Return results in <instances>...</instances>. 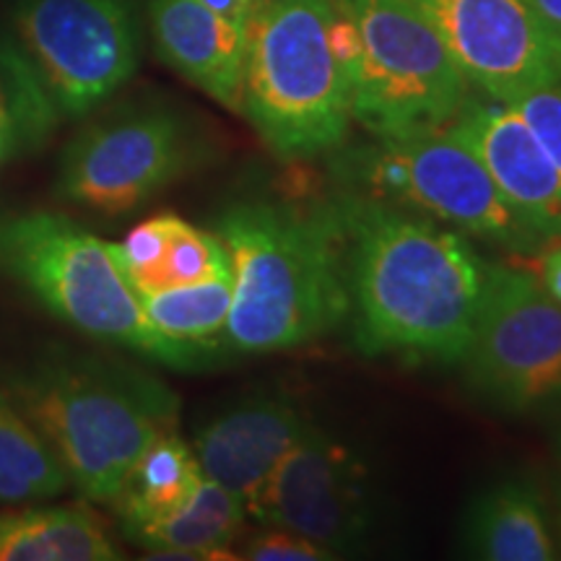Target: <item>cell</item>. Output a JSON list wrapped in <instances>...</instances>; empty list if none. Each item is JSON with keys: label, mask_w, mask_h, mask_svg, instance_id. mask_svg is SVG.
Here are the masks:
<instances>
[{"label": "cell", "mask_w": 561, "mask_h": 561, "mask_svg": "<svg viewBox=\"0 0 561 561\" xmlns=\"http://www.w3.org/2000/svg\"><path fill=\"white\" fill-rule=\"evenodd\" d=\"M121 549L87 504L0 512V561H115Z\"/></svg>", "instance_id": "cell-19"}, {"label": "cell", "mask_w": 561, "mask_h": 561, "mask_svg": "<svg viewBox=\"0 0 561 561\" xmlns=\"http://www.w3.org/2000/svg\"><path fill=\"white\" fill-rule=\"evenodd\" d=\"M201 3H206L208 9L219 13L221 19H227L234 26H240V30L248 32L250 21L263 5V0H201Z\"/></svg>", "instance_id": "cell-27"}, {"label": "cell", "mask_w": 561, "mask_h": 561, "mask_svg": "<svg viewBox=\"0 0 561 561\" xmlns=\"http://www.w3.org/2000/svg\"><path fill=\"white\" fill-rule=\"evenodd\" d=\"M335 50L348 73L351 117L375 138L442 128L468 81L413 0H333Z\"/></svg>", "instance_id": "cell-6"}, {"label": "cell", "mask_w": 561, "mask_h": 561, "mask_svg": "<svg viewBox=\"0 0 561 561\" xmlns=\"http://www.w3.org/2000/svg\"><path fill=\"white\" fill-rule=\"evenodd\" d=\"M339 174L351 193L396 203L510 252L543 244L502 198L479 157L445 125L356 146L341 153Z\"/></svg>", "instance_id": "cell-7"}, {"label": "cell", "mask_w": 561, "mask_h": 561, "mask_svg": "<svg viewBox=\"0 0 561 561\" xmlns=\"http://www.w3.org/2000/svg\"><path fill=\"white\" fill-rule=\"evenodd\" d=\"M234 276L224 343L242 354L289 351L348 318L346 234L335 201L231 203L216 219Z\"/></svg>", "instance_id": "cell-2"}, {"label": "cell", "mask_w": 561, "mask_h": 561, "mask_svg": "<svg viewBox=\"0 0 561 561\" xmlns=\"http://www.w3.org/2000/svg\"><path fill=\"white\" fill-rule=\"evenodd\" d=\"M468 382L502 411L525 413L561 392V305L530 271L489 263L462 354Z\"/></svg>", "instance_id": "cell-10"}, {"label": "cell", "mask_w": 561, "mask_h": 561, "mask_svg": "<svg viewBox=\"0 0 561 561\" xmlns=\"http://www.w3.org/2000/svg\"><path fill=\"white\" fill-rule=\"evenodd\" d=\"M248 520V507L221 483L203 479L185 507L125 533L153 559H237L231 553Z\"/></svg>", "instance_id": "cell-18"}, {"label": "cell", "mask_w": 561, "mask_h": 561, "mask_svg": "<svg viewBox=\"0 0 561 561\" xmlns=\"http://www.w3.org/2000/svg\"><path fill=\"white\" fill-rule=\"evenodd\" d=\"M533 276L543 286V291L561 305V240H549L541 244V252L533 261Z\"/></svg>", "instance_id": "cell-26"}, {"label": "cell", "mask_w": 561, "mask_h": 561, "mask_svg": "<svg viewBox=\"0 0 561 561\" xmlns=\"http://www.w3.org/2000/svg\"><path fill=\"white\" fill-rule=\"evenodd\" d=\"M307 419L280 396H252L203 424L193 442L203 476L250 507L257 491L305 432Z\"/></svg>", "instance_id": "cell-14"}, {"label": "cell", "mask_w": 561, "mask_h": 561, "mask_svg": "<svg viewBox=\"0 0 561 561\" xmlns=\"http://www.w3.org/2000/svg\"><path fill=\"white\" fill-rule=\"evenodd\" d=\"M510 104L520 112L525 123L530 125L533 133L541 140L561 178V83L530 91V94Z\"/></svg>", "instance_id": "cell-24"}, {"label": "cell", "mask_w": 561, "mask_h": 561, "mask_svg": "<svg viewBox=\"0 0 561 561\" xmlns=\"http://www.w3.org/2000/svg\"><path fill=\"white\" fill-rule=\"evenodd\" d=\"M240 559L250 561H333V553L320 543L286 528L261 525V530L244 543Z\"/></svg>", "instance_id": "cell-25"}, {"label": "cell", "mask_w": 561, "mask_h": 561, "mask_svg": "<svg viewBox=\"0 0 561 561\" xmlns=\"http://www.w3.org/2000/svg\"><path fill=\"white\" fill-rule=\"evenodd\" d=\"M146 16L159 58L224 110L242 115L248 32L201 0H146Z\"/></svg>", "instance_id": "cell-15"}, {"label": "cell", "mask_w": 561, "mask_h": 561, "mask_svg": "<svg viewBox=\"0 0 561 561\" xmlns=\"http://www.w3.org/2000/svg\"><path fill=\"white\" fill-rule=\"evenodd\" d=\"M110 252L138 299L231 276L229 252L216 231L193 227L178 214L140 221Z\"/></svg>", "instance_id": "cell-16"}, {"label": "cell", "mask_w": 561, "mask_h": 561, "mask_svg": "<svg viewBox=\"0 0 561 561\" xmlns=\"http://www.w3.org/2000/svg\"><path fill=\"white\" fill-rule=\"evenodd\" d=\"M445 128L479 157L502 198L543 242L561 240V178L520 112L510 102L466 100Z\"/></svg>", "instance_id": "cell-13"}, {"label": "cell", "mask_w": 561, "mask_h": 561, "mask_svg": "<svg viewBox=\"0 0 561 561\" xmlns=\"http://www.w3.org/2000/svg\"><path fill=\"white\" fill-rule=\"evenodd\" d=\"M333 30V0H263L250 21L242 115L280 161L333 153L354 123Z\"/></svg>", "instance_id": "cell-4"}, {"label": "cell", "mask_w": 561, "mask_h": 561, "mask_svg": "<svg viewBox=\"0 0 561 561\" xmlns=\"http://www.w3.org/2000/svg\"><path fill=\"white\" fill-rule=\"evenodd\" d=\"M3 161H9V149H5V144L0 140V164H3Z\"/></svg>", "instance_id": "cell-30"}, {"label": "cell", "mask_w": 561, "mask_h": 561, "mask_svg": "<svg viewBox=\"0 0 561 561\" xmlns=\"http://www.w3.org/2000/svg\"><path fill=\"white\" fill-rule=\"evenodd\" d=\"M83 500L112 504L161 434L178 432V396L130 364L79 351H42L9 382Z\"/></svg>", "instance_id": "cell-3"}, {"label": "cell", "mask_w": 561, "mask_h": 561, "mask_svg": "<svg viewBox=\"0 0 561 561\" xmlns=\"http://www.w3.org/2000/svg\"><path fill=\"white\" fill-rule=\"evenodd\" d=\"M455 66L489 100L515 102L561 83V32L530 0H413Z\"/></svg>", "instance_id": "cell-12"}, {"label": "cell", "mask_w": 561, "mask_h": 561, "mask_svg": "<svg viewBox=\"0 0 561 561\" xmlns=\"http://www.w3.org/2000/svg\"><path fill=\"white\" fill-rule=\"evenodd\" d=\"M354 341L369 356L460 364L489 263L462 231L396 203L343 193Z\"/></svg>", "instance_id": "cell-1"}, {"label": "cell", "mask_w": 561, "mask_h": 561, "mask_svg": "<svg viewBox=\"0 0 561 561\" xmlns=\"http://www.w3.org/2000/svg\"><path fill=\"white\" fill-rule=\"evenodd\" d=\"M536 5L538 13L549 21L553 30L561 32V0H530Z\"/></svg>", "instance_id": "cell-28"}, {"label": "cell", "mask_w": 561, "mask_h": 561, "mask_svg": "<svg viewBox=\"0 0 561 561\" xmlns=\"http://www.w3.org/2000/svg\"><path fill=\"white\" fill-rule=\"evenodd\" d=\"M248 517L299 533L333 559L354 557L375 523L367 471L341 439L307 421L301 437L250 502Z\"/></svg>", "instance_id": "cell-11"}, {"label": "cell", "mask_w": 561, "mask_h": 561, "mask_svg": "<svg viewBox=\"0 0 561 561\" xmlns=\"http://www.w3.org/2000/svg\"><path fill=\"white\" fill-rule=\"evenodd\" d=\"M231 299H234V276L203 280L151 297H140L146 320L164 339L193 346H208L221 339L227 328Z\"/></svg>", "instance_id": "cell-23"}, {"label": "cell", "mask_w": 561, "mask_h": 561, "mask_svg": "<svg viewBox=\"0 0 561 561\" xmlns=\"http://www.w3.org/2000/svg\"><path fill=\"white\" fill-rule=\"evenodd\" d=\"M462 553L483 561L559 557L543 496L528 481H502L473 500L462 520Z\"/></svg>", "instance_id": "cell-17"}, {"label": "cell", "mask_w": 561, "mask_h": 561, "mask_svg": "<svg viewBox=\"0 0 561 561\" xmlns=\"http://www.w3.org/2000/svg\"><path fill=\"white\" fill-rule=\"evenodd\" d=\"M70 486L58 455L37 426L0 392V502L53 500Z\"/></svg>", "instance_id": "cell-22"}, {"label": "cell", "mask_w": 561, "mask_h": 561, "mask_svg": "<svg viewBox=\"0 0 561 561\" xmlns=\"http://www.w3.org/2000/svg\"><path fill=\"white\" fill-rule=\"evenodd\" d=\"M203 157L185 117L161 104H130L91 117L62 149L58 195L104 216L157 198Z\"/></svg>", "instance_id": "cell-8"}, {"label": "cell", "mask_w": 561, "mask_h": 561, "mask_svg": "<svg viewBox=\"0 0 561 561\" xmlns=\"http://www.w3.org/2000/svg\"><path fill=\"white\" fill-rule=\"evenodd\" d=\"M203 479L206 476L193 447L185 445L178 432L161 434L146 447L117 500L112 502L123 523V533L157 523L185 507Z\"/></svg>", "instance_id": "cell-20"}, {"label": "cell", "mask_w": 561, "mask_h": 561, "mask_svg": "<svg viewBox=\"0 0 561 561\" xmlns=\"http://www.w3.org/2000/svg\"><path fill=\"white\" fill-rule=\"evenodd\" d=\"M0 273L89 339L178 369L208 362V346L178 343L153 331L110 244L66 216L0 210Z\"/></svg>", "instance_id": "cell-5"}, {"label": "cell", "mask_w": 561, "mask_h": 561, "mask_svg": "<svg viewBox=\"0 0 561 561\" xmlns=\"http://www.w3.org/2000/svg\"><path fill=\"white\" fill-rule=\"evenodd\" d=\"M557 551L561 557V502H559V512H557Z\"/></svg>", "instance_id": "cell-29"}, {"label": "cell", "mask_w": 561, "mask_h": 561, "mask_svg": "<svg viewBox=\"0 0 561 561\" xmlns=\"http://www.w3.org/2000/svg\"><path fill=\"white\" fill-rule=\"evenodd\" d=\"M60 121L30 58L11 32H0V140L9 149V159L30 157L47 146Z\"/></svg>", "instance_id": "cell-21"}, {"label": "cell", "mask_w": 561, "mask_h": 561, "mask_svg": "<svg viewBox=\"0 0 561 561\" xmlns=\"http://www.w3.org/2000/svg\"><path fill=\"white\" fill-rule=\"evenodd\" d=\"M11 37L68 121L100 110L140 60L136 0H19Z\"/></svg>", "instance_id": "cell-9"}]
</instances>
